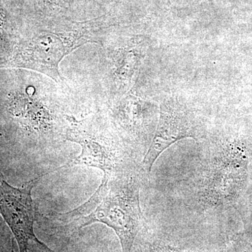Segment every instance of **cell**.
Listing matches in <instances>:
<instances>
[{"label": "cell", "instance_id": "6da1fadb", "mask_svg": "<svg viewBox=\"0 0 252 252\" xmlns=\"http://www.w3.org/2000/svg\"><path fill=\"white\" fill-rule=\"evenodd\" d=\"M147 176L142 168L104 175L98 189L80 206L64 213L44 215L37 220L57 229L79 230L93 223L108 225L120 240L122 252H131L144 224L140 191Z\"/></svg>", "mask_w": 252, "mask_h": 252}, {"label": "cell", "instance_id": "7a4b0ae2", "mask_svg": "<svg viewBox=\"0 0 252 252\" xmlns=\"http://www.w3.org/2000/svg\"><path fill=\"white\" fill-rule=\"evenodd\" d=\"M65 140L79 144L81 153L59 169L84 165L98 168L104 175H112L141 167L138 159L115 128L98 115L79 121L68 118Z\"/></svg>", "mask_w": 252, "mask_h": 252}, {"label": "cell", "instance_id": "3957f363", "mask_svg": "<svg viewBox=\"0 0 252 252\" xmlns=\"http://www.w3.org/2000/svg\"><path fill=\"white\" fill-rule=\"evenodd\" d=\"M95 39L84 33H48L33 37L9 61V65L28 68L46 74L56 82H63L59 64L64 56L85 43Z\"/></svg>", "mask_w": 252, "mask_h": 252}, {"label": "cell", "instance_id": "277c9868", "mask_svg": "<svg viewBox=\"0 0 252 252\" xmlns=\"http://www.w3.org/2000/svg\"><path fill=\"white\" fill-rule=\"evenodd\" d=\"M204 136L202 123L185 104L175 98L164 101L160 107L157 130L141 162V168L149 177L158 158L172 144L186 138L200 140Z\"/></svg>", "mask_w": 252, "mask_h": 252}, {"label": "cell", "instance_id": "5b68a950", "mask_svg": "<svg viewBox=\"0 0 252 252\" xmlns=\"http://www.w3.org/2000/svg\"><path fill=\"white\" fill-rule=\"evenodd\" d=\"M49 172L20 187L8 183L4 175L0 176V215L17 242L19 252H29L31 247L41 243L34 233L37 220V207L32 198V190Z\"/></svg>", "mask_w": 252, "mask_h": 252}, {"label": "cell", "instance_id": "8992f818", "mask_svg": "<svg viewBox=\"0 0 252 252\" xmlns=\"http://www.w3.org/2000/svg\"><path fill=\"white\" fill-rule=\"evenodd\" d=\"M15 163L16 160L12 149L5 144L0 143V176L4 175V172Z\"/></svg>", "mask_w": 252, "mask_h": 252}, {"label": "cell", "instance_id": "52a82bcc", "mask_svg": "<svg viewBox=\"0 0 252 252\" xmlns=\"http://www.w3.org/2000/svg\"><path fill=\"white\" fill-rule=\"evenodd\" d=\"M8 228L0 215V252H6L10 249V233Z\"/></svg>", "mask_w": 252, "mask_h": 252}, {"label": "cell", "instance_id": "ba28073f", "mask_svg": "<svg viewBox=\"0 0 252 252\" xmlns=\"http://www.w3.org/2000/svg\"><path fill=\"white\" fill-rule=\"evenodd\" d=\"M31 251L32 252H54L42 243L36 244V245L32 246Z\"/></svg>", "mask_w": 252, "mask_h": 252}]
</instances>
